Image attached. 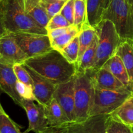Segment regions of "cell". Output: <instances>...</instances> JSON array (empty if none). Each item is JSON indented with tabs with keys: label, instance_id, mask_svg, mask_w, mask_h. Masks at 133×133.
Wrapping results in <instances>:
<instances>
[{
	"label": "cell",
	"instance_id": "6da1fadb",
	"mask_svg": "<svg viewBox=\"0 0 133 133\" xmlns=\"http://www.w3.org/2000/svg\"><path fill=\"white\" fill-rule=\"evenodd\" d=\"M23 64L56 85L71 80L77 70L76 64L69 62L59 51L53 49L27 58Z\"/></svg>",
	"mask_w": 133,
	"mask_h": 133
},
{
	"label": "cell",
	"instance_id": "7a4b0ae2",
	"mask_svg": "<svg viewBox=\"0 0 133 133\" xmlns=\"http://www.w3.org/2000/svg\"><path fill=\"white\" fill-rule=\"evenodd\" d=\"M0 18L7 32L48 35L26 11L25 0H0Z\"/></svg>",
	"mask_w": 133,
	"mask_h": 133
},
{
	"label": "cell",
	"instance_id": "3957f363",
	"mask_svg": "<svg viewBox=\"0 0 133 133\" xmlns=\"http://www.w3.org/2000/svg\"><path fill=\"white\" fill-rule=\"evenodd\" d=\"M95 29L98 36V44L94 64L87 71L91 74L101 68L109 58L116 55L123 40L117 32L114 23L109 19L102 20Z\"/></svg>",
	"mask_w": 133,
	"mask_h": 133
},
{
	"label": "cell",
	"instance_id": "277c9868",
	"mask_svg": "<svg viewBox=\"0 0 133 133\" xmlns=\"http://www.w3.org/2000/svg\"><path fill=\"white\" fill-rule=\"evenodd\" d=\"M94 92V85L90 74L77 71L74 76V122H83L89 117Z\"/></svg>",
	"mask_w": 133,
	"mask_h": 133
},
{
	"label": "cell",
	"instance_id": "5b68a950",
	"mask_svg": "<svg viewBox=\"0 0 133 133\" xmlns=\"http://www.w3.org/2000/svg\"><path fill=\"white\" fill-rule=\"evenodd\" d=\"M103 19L114 23L122 39L133 40V10L127 0H111Z\"/></svg>",
	"mask_w": 133,
	"mask_h": 133
},
{
	"label": "cell",
	"instance_id": "8992f818",
	"mask_svg": "<svg viewBox=\"0 0 133 133\" xmlns=\"http://www.w3.org/2000/svg\"><path fill=\"white\" fill-rule=\"evenodd\" d=\"M132 95L131 90H109L94 87L89 117L110 114Z\"/></svg>",
	"mask_w": 133,
	"mask_h": 133
},
{
	"label": "cell",
	"instance_id": "52a82bcc",
	"mask_svg": "<svg viewBox=\"0 0 133 133\" xmlns=\"http://www.w3.org/2000/svg\"><path fill=\"white\" fill-rule=\"evenodd\" d=\"M10 34L28 58L44 54L53 49L48 35L27 32H10Z\"/></svg>",
	"mask_w": 133,
	"mask_h": 133
},
{
	"label": "cell",
	"instance_id": "ba28073f",
	"mask_svg": "<svg viewBox=\"0 0 133 133\" xmlns=\"http://www.w3.org/2000/svg\"><path fill=\"white\" fill-rule=\"evenodd\" d=\"M14 64L0 57V90L7 94L16 105L21 107L22 99L16 90L18 82Z\"/></svg>",
	"mask_w": 133,
	"mask_h": 133
},
{
	"label": "cell",
	"instance_id": "9c48e42d",
	"mask_svg": "<svg viewBox=\"0 0 133 133\" xmlns=\"http://www.w3.org/2000/svg\"><path fill=\"white\" fill-rule=\"evenodd\" d=\"M21 107L25 110L29 121L28 128L23 133L31 131L40 133L49 127L43 105L39 103L36 105L32 100L22 99Z\"/></svg>",
	"mask_w": 133,
	"mask_h": 133
},
{
	"label": "cell",
	"instance_id": "30bf717a",
	"mask_svg": "<svg viewBox=\"0 0 133 133\" xmlns=\"http://www.w3.org/2000/svg\"><path fill=\"white\" fill-rule=\"evenodd\" d=\"M29 73L32 80L33 94L38 103L45 106L53 99L57 86L23 64Z\"/></svg>",
	"mask_w": 133,
	"mask_h": 133
},
{
	"label": "cell",
	"instance_id": "8fae6325",
	"mask_svg": "<svg viewBox=\"0 0 133 133\" xmlns=\"http://www.w3.org/2000/svg\"><path fill=\"white\" fill-rule=\"evenodd\" d=\"M75 76V75H74ZM53 98L55 99L66 112L71 123L75 121L74 77L66 83L57 86Z\"/></svg>",
	"mask_w": 133,
	"mask_h": 133
},
{
	"label": "cell",
	"instance_id": "7c38bea8",
	"mask_svg": "<svg viewBox=\"0 0 133 133\" xmlns=\"http://www.w3.org/2000/svg\"><path fill=\"white\" fill-rule=\"evenodd\" d=\"M0 57L13 64H23L28 58L9 32L0 36Z\"/></svg>",
	"mask_w": 133,
	"mask_h": 133
},
{
	"label": "cell",
	"instance_id": "4fadbf2b",
	"mask_svg": "<svg viewBox=\"0 0 133 133\" xmlns=\"http://www.w3.org/2000/svg\"><path fill=\"white\" fill-rule=\"evenodd\" d=\"M110 114L90 116L83 122L68 124L67 133H106V127Z\"/></svg>",
	"mask_w": 133,
	"mask_h": 133
},
{
	"label": "cell",
	"instance_id": "5bb4252c",
	"mask_svg": "<svg viewBox=\"0 0 133 133\" xmlns=\"http://www.w3.org/2000/svg\"><path fill=\"white\" fill-rule=\"evenodd\" d=\"M90 75L95 87L109 90H131L133 92L132 88L125 86L109 70L103 67Z\"/></svg>",
	"mask_w": 133,
	"mask_h": 133
},
{
	"label": "cell",
	"instance_id": "9a60e30c",
	"mask_svg": "<svg viewBox=\"0 0 133 133\" xmlns=\"http://www.w3.org/2000/svg\"><path fill=\"white\" fill-rule=\"evenodd\" d=\"M44 107L49 127L64 125L71 123L64 109L55 98Z\"/></svg>",
	"mask_w": 133,
	"mask_h": 133
},
{
	"label": "cell",
	"instance_id": "2e32d148",
	"mask_svg": "<svg viewBox=\"0 0 133 133\" xmlns=\"http://www.w3.org/2000/svg\"><path fill=\"white\" fill-rule=\"evenodd\" d=\"M111 0H87V22L96 27L101 21Z\"/></svg>",
	"mask_w": 133,
	"mask_h": 133
},
{
	"label": "cell",
	"instance_id": "e0dca14e",
	"mask_svg": "<svg viewBox=\"0 0 133 133\" xmlns=\"http://www.w3.org/2000/svg\"><path fill=\"white\" fill-rule=\"evenodd\" d=\"M103 68L109 70L125 86L133 90V84L130 81L127 70L119 56L114 55L104 64Z\"/></svg>",
	"mask_w": 133,
	"mask_h": 133
},
{
	"label": "cell",
	"instance_id": "ac0fdd59",
	"mask_svg": "<svg viewBox=\"0 0 133 133\" xmlns=\"http://www.w3.org/2000/svg\"><path fill=\"white\" fill-rule=\"evenodd\" d=\"M112 119L132 128L133 95L127 98L119 107L110 114Z\"/></svg>",
	"mask_w": 133,
	"mask_h": 133
},
{
	"label": "cell",
	"instance_id": "d6986e66",
	"mask_svg": "<svg viewBox=\"0 0 133 133\" xmlns=\"http://www.w3.org/2000/svg\"><path fill=\"white\" fill-rule=\"evenodd\" d=\"M116 54L122 59L127 70L130 81L133 84V40H123Z\"/></svg>",
	"mask_w": 133,
	"mask_h": 133
},
{
	"label": "cell",
	"instance_id": "ffe728a7",
	"mask_svg": "<svg viewBox=\"0 0 133 133\" xmlns=\"http://www.w3.org/2000/svg\"><path fill=\"white\" fill-rule=\"evenodd\" d=\"M96 36V31L95 27H92L88 22L84 23L79 34V52L78 62L80 61L84 52L92 45Z\"/></svg>",
	"mask_w": 133,
	"mask_h": 133
},
{
	"label": "cell",
	"instance_id": "44dd1931",
	"mask_svg": "<svg viewBox=\"0 0 133 133\" xmlns=\"http://www.w3.org/2000/svg\"><path fill=\"white\" fill-rule=\"evenodd\" d=\"M97 44H98V36L96 34V36L92 45L84 52L80 61L78 62L77 65V71L80 72H86L92 68L96 61Z\"/></svg>",
	"mask_w": 133,
	"mask_h": 133
},
{
	"label": "cell",
	"instance_id": "7402d4cb",
	"mask_svg": "<svg viewBox=\"0 0 133 133\" xmlns=\"http://www.w3.org/2000/svg\"><path fill=\"white\" fill-rule=\"evenodd\" d=\"M79 32H80V30L76 26L74 25H70V29L67 32L50 40L52 48L60 51L61 49L65 48L68 44H70L72 41L73 39L78 36Z\"/></svg>",
	"mask_w": 133,
	"mask_h": 133
},
{
	"label": "cell",
	"instance_id": "603a6c76",
	"mask_svg": "<svg viewBox=\"0 0 133 133\" xmlns=\"http://www.w3.org/2000/svg\"><path fill=\"white\" fill-rule=\"evenodd\" d=\"M87 0H75L74 25L79 30L87 22Z\"/></svg>",
	"mask_w": 133,
	"mask_h": 133
},
{
	"label": "cell",
	"instance_id": "cb8c5ba5",
	"mask_svg": "<svg viewBox=\"0 0 133 133\" xmlns=\"http://www.w3.org/2000/svg\"><path fill=\"white\" fill-rule=\"evenodd\" d=\"M60 52L69 62L77 65L79 52V35L73 39L72 41L65 48L61 49Z\"/></svg>",
	"mask_w": 133,
	"mask_h": 133
},
{
	"label": "cell",
	"instance_id": "d4e9b609",
	"mask_svg": "<svg viewBox=\"0 0 133 133\" xmlns=\"http://www.w3.org/2000/svg\"><path fill=\"white\" fill-rule=\"evenodd\" d=\"M0 133H22L18 125L10 118L0 102Z\"/></svg>",
	"mask_w": 133,
	"mask_h": 133
},
{
	"label": "cell",
	"instance_id": "484cf974",
	"mask_svg": "<svg viewBox=\"0 0 133 133\" xmlns=\"http://www.w3.org/2000/svg\"><path fill=\"white\" fill-rule=\"evenodd\" d=\"M28 14L40 27L46 29V27L51 18L47 10L40 3L31 9L28 12Z\"/></svg>",
	"mask_w": 133,
	"mask_h": 133
},
{
	"label": "cell",
	"instance_id": "4316f807",
	"mask_svg": "<svg viewBox=\"0 0 133 133\" xmlns=\"http://www.w3.org/2000/svg\"><path fill=\"white\" fill-rule=\"evenodd\" d=\"M68 1V0H67ZM67 1L60 0H42L40 4L45 9L51 18L56 14L60 13L62 7Z\"/></svg>",
	"mask_w": 133,
	"mask_h": 133
},
{
	"label": "cell",
	"instance_id": "83f0119b",
	"mask_svg": "<svg viewBox=\"0 0 133 133\" xmlns=\"http://www.w3.org/2000/svg\"><path fill=\"white\" fill-rule=\"evenodd\" d=\"M13 68L18 81L32 88V78L24 65L23 64H15L13 66Z\"/></svg>",
	"mask_w": 133,
	"mask_h": 133
},
{
	"label": "cell",
	"instance_id": "f1b7e54d",
	"mask_svg": "<svg viewBox=\"0 0 133 133\" xmlns=\"http://www.w3.org/2000/svg\"><path fill=\"white\" fill-rule=\"evenodd\" d=\"M106 133H133L132 128L109 116L107 123Z\"/></svg>",
	"mask_w": 133,
	"mask_h": 133
},
{
	"label": "cell",
	"instance_id": "f546056e",
	"mask_svg": "<svg viewBox=\"0 0 133 133\" xmlns=\"http://www.w3.org/2000/svg\"><path fill=\"white\" fill-rule=\"evenodd\" d=\"M71 25L70 22L61 14H56L53 17L51 18L46 27V30L54 29L57 28H62V27H68Z\"/></svg>",
	"mask_w": 133,
	"mask_h": 133
},
{
	"label": "cell",
	"instance_id": "4dcf8cb0",
	"mask_svg": "<svg viewBox=\"0 0 133 133\" xmlns=\"http://www.w3.org/2000/svg\"><path fill=\"white\" fill-rule=\"evenodd\" d=\"M16 90L19 97L22 99H29L36 101L32 88L19 81H18L16 83Z\"/></svg>",
	"mask_w": 133,
	"mask_h": 133
},
{
	"label": "cell",
	"instance_id": "1f68e13d",
	"mask_svg": "<svg viewBox=\"0 0 133 133\" xmlns=\"http://www.w3.org/2000/svg\"><path fill=\"white\" fill-rule=\"evenodd\" d=\"M74 5L75 0H68L60 12L71 25L74 23Z\"/></svg>",
	"mask_w": 133,
	"mask_h": 133
},
{
	"label": "cell",
	"instance_id": "d6a6232c",
	"mask_svg": "<svg viewBox=\"0 0 133 133\" xmlns=\"http://www.w3.org/2000/svg\"><path fill=\"white\" fill-rule=\"evenodd\" d=\"M70 27L54 29H51L47 31H48V35L49 36L50 40H52V39L58 37V36H61V35H63L64 33L67 32L69 29H70Z\"/></svg>",
	"mask_w": 133,
	"mask_h": 133
},
{
	"label": "cell",
	"instance_id": "836d02e7",
	"mask_svg": "<svg viewBox=\"0 0 133 133\" xmlns=\"http://www.w3.org/2000/svg\"><path fill=\"white\" fill-rule=\"evenodd\" d=\"M68 124L64 125L48 127L45 130L40 133H67Z\"/></svg>",
	"mask_w": 133,
	"mask_h": 133
},
{
	"label": "cell",
	"instance_id": "e575fe53",
	"mask_svg": "<svg viewBox=\"0 0 133 133\" xmlns=\"http://www.w3.org/2000/svg\"><path fill=\"white\" fill-rule=\"evenodd\" d=\"M42 0H25V6L26 11L28 12L31 9L40 3Z\"/></svg>",
	"mask_w": 133,
	"mask_h": 133
},
{
	"label": "cell",
	"instance_id": "d590c367",
	"mask_svg": "<svg viewBox=\"0 0 133 133\" xmlns=\"http://www.w3.org/2000/svg\"><path fill=\"white\" fill-rule=\"evenodd\" d=\"M6 32H7V31L5 29V27H4L3 24L2 22H1V18H0V36H1L4 34L6 33Z\"/></svg>",
	"mask_w": 133,
	"mask_h": 133
},
{
	"label": "cell",
	"instance_id": "8d00e7d4",
	"mask_svg": "<svg viewBox=\"0 0 133 133\" xmlns=\"http://www.w3.org/2000/svg\"><path fill=\"white\" fill-rule=\"evenodd\" d=\"M127 1H128L129 4L130 6H131V8H132L133 10V0H127Z\"/></svg>",
	"mask_w": 133,
	"mask_h": 133
},
{
	"label": "cell",
	"instance_id": "74e56055",
	"mask_svg": "<svg viewBox=\"0 0 133 133\" xmlns=\"http://www.w3.org/2000/svg\"><path fill=\"white\" fill-rule=\"evenodd\" d=\"M60 1H67V0H60Z\"/></svg>",
	"mask_w": 133,
	"mask_h": 133
},
{
	"label": "cell",
	"instance_id": "f35d334b",
	"mask_svg": "<svg viewBox=\"0 0 133 133\" xmlns=\"http://www.w3.org/2000/svg\"><path fill=\"white\" fill-rule=\"evenodd\" d=\"M132 131H133V127L132 128Z\"/></svg>",
	"mask_w": 133,
	"mask_h": 133
},
{
	"label": "cell",
	"instance_id": "ab89813d",
	"mask_svg": "<svg viewBox=\"0 0 133 133\" xmlns=\"http://www.w3.org/2000/svg\"></svg>",
	"mask_w": 133,
	"mask_h": 133
}]
</instances>
